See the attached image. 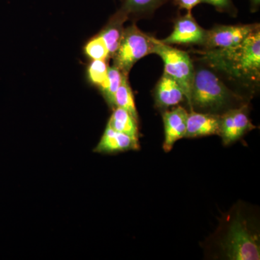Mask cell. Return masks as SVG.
I'll return each mask as SVG.
<instances>
[{"label": "cell", "instance_id": "1", "mask_svg": "<svg viewBox=\"0 0 260 260\" xmlns=\"http://www.w3.org/2000/svg\"><path fill=\"white\" fill-rule=\"evenodd\" d=\"M200 55L196 61L192 59L194 79L189 112L220 116L231 109L249 104L255 94L254 91L216 63Z\"/></svg>", "mask_w": 260, "mask_h": 260}, {"label": "cell", "instance_id": "2", "mask_svg": "<svg viewBox=\"0 0 260 260\" xmlns=\"http://www.w3.org/2000/svg\"><path fill=\"white\" fill-rule=\"evenodd\" d=\"M205 248L213 259L259 260L257 212L239 202L222 216L218 229L207 240Z\"/></svg>", "mask_w": 260, "mask_h": 260}, {"label": "cell", "instance_id": "3", "mask_svg": "<svg viewBox=\"0 0 260 260\" xmlns=\"http://www.w3.org/2000/svg\"><path fill=\"white\" fill-rule=\"evenodd\" d=\"M198 51L256 93L260 80V29L237 47Z\"/></svg>", "mask_w": 260, "mask_h": 260}, {"label": "cell", "instance_id": "4", "mask_svg": "<svg viewBox=\"0 0 260 260\" xmlns=\"http://www.w3.org/2000/svg\"><path fill=\"white\" fill-rule=\"evenodd\" d=\"M154 37L145 34L133 23L124 28L119 47L112 56L113 65L123 74L129 75L135 63L153 54Z\"/></svg>", "mask_w": 260, "mask_h": 260}, {"label": "cell", "instance_id": "5", "mask_svg": "<svg viewBox=\"0 0 260 260\" xmlns=\"http://www.w3.org/2000/svg\"><path fill=\"white\" fill-rule=\"evenodd\" d=\"M153 54L161 58L164 73H167L180 85L185 95L187 104L190 101L194 79V63L188 52L164 44L154 38Z\"/></svg>", "mask_w": 260, "mask_h": 260}, {"label": "cell", "instance_id": "6", "mask_svg": "<svg viewBox=\"0 0 260 260\" xmlns=\"http://www.w3.org/2000/svg\"><path fill=\"white\" fill-rule=\"evenodd\" d=\"M259 23L239 25H216L207 31L206 41L203 49H225L237 47L255 30L259 29Z\"/></svg>", "mask_w": 260, "mask_h": 260}, {"label": "cell", "instance_id": "7", "mask_svg": "<svg viewBox=\"0 0 260 260\" xmlns=\"http://www.w3.org/2000/svg\"><path fill=\"white\" fill-rule=\"evenodd\" d=\"M256 128L249 118V104H247L231 109L220 116L218 136L221 138L223 145L228 146Z\"/></svg>", "mask_w": 260, "mask_h": 260}, {"label": "cell", "instance_id": "8", "mask_svg": "<svg viewBox=\"0 0 260 260\" xmlns=\"http://www.w3.org/2000/svg\"><path fill=\"white\" fill-rule=\"evenodd\" d=\"M208 30L202 28L196 21L191 11L174 20L172 34L161 42L168 45L200 46L204 47Z\"/></svg>", "mask_w": 260, "mask_h": 260}, {"label": "cell", "instance_id": "9", "mask_svg": "<svg viewBox=\"0 0 260 260\" xmlns=\"http://www.w3.org/2000/svg\"><path fill=\"white\" fill-rule=\"evenodd\" d=\"M188 114L189 111L180 106L162 112L164 126L162 149L166 153L170 152L178 140L185 136Z\"/></svg>", "mask_w": 260, "mask_h": 260}, {"label": "cell", "instance_id": "10", "mask_svg": "<svg viewBox=\"0 0 260 260\" xmlns=\"http://www.w3.org/2000/svg\"><path fill=\"white\" fill-rule=\"evenodd\" d=\"M140 148L139 138L119 133L107 126L93 152L101 154H116L129 150H138Z\"/></svg>", "mask_w": 260, "mask_h": 260}, {"label": "cell", "instance_id": "11", "mask_svg": "<svg viewBox=\"0 0 260 260\" xmlns=\"http://www.w3.org/2000/svg\"><path fill=\"white\" fill-rule=\"evenodd\" d=\"M153 97L155 107L164 111L177 107L186 99L179 84L165 73L154 89Z\"/></svg>", "mask_w": 260, "mask_h": 260}, {"label": "cell", "instance_id": "12", "mask_svg": "<svg viewBox=\"0 0 260 260\" xmlns=\"http://www.w3.org/2000/svg\"><path fill=\"white\" fill-rule=\"evenodd\" d=\"M220 116L191 111L186 121V138H203L218 135Z\"/></svg>", "mask_w": 260, "mask_h": 260}, {"label": "cell", "instance_id": "13", "mask_svg": "<svg viewBox=\"0 0 260 260\" xmlns=\"http://www.w3.org/2000/svg\"><path fill=\"white\" fill-rule=\"evenodd\" d=\"M128 19L125 15L121 14L120 12L117 10L109 18L107 25L98 34L107 45L111 58L119 47L124 34V23Z\"/></svg>", "mask_w": 260, "mask_h": 260}, {"label": "cell", "instance_id": "14", "mask_svg": "<svg viewBox=\"0 0 260 260\" xmlns=\"http://www.w3.org/2000/svg\"><path fill=\"white\" fill-rule=\"evenodd\" d=\"M168 0H122L118 11L125 15L128 20L150 16L167 3Z\"/></svg>", "mask_w": 260, "mask_h": 260}, {"label": "cell", "instance_id": "15", "mask_svg": "<svg viewBox=\"0 0 260 260\" xmlns=\"http://www.w3.org/2000/svg\"><path fill=\"white\" fill-rule=\"evenodd\" d=\"M107 126L119 133L139 138L138 119H135L129 112L122 108L113 109L112 116L109 118Z\"/></svg>", "mask_w": 260, "mask_h": 260}, {"label": "cell", "instance_id": "16", "mask_svg": "<svg viewBox=\"0 0 260 260\" xmlns=\"http://www.w3.org/2000/svg\"><path fill=\"white\" fill-rule=\"evenodd\" d=\"M128 76L129 75L123 74L120 85L114 96V108H122L129 112L135 119H138L134 94L130 86Z\"/></svg>", "mask_w": 260, "mask_h": 260}, {"label": "cell", "instance_id": "17", "mask_svg": "<svg viewBox=\"0 0 260 260\" xmlns=\"http://www.w3.org/2000/svg\"><path fill=\"white\" fill-rule=\"evenodd\" d=\"M123 73L117 68L114 65L109 67L107 79L99 89L106 102L112 109L114 108V96L120 85Z\"/></svg>", "mask_w": 260, "mask_h": 260}, {"label": "cell", "instance_id": "18", "mask_svg": "<svg viewBox=\"0 0 260 260\" xmlns=\"http://www.w3.org/2000/svg\"><path fill=\"white\" fill-rule=\"evenodd\" d=\"M84 53L91 60H108L111 59L109 49L102 38L95 36L85 44Z\"/></svg>", "mask_w": 260, "mask_h": 260}, {"label": "cell", "instance_id": "19", "mask_svg": "<svg viewBox=\"0 0 260 260\" xmlns=\"http://www.w3.org/2000/svg\"><path fill=\"white\" fill-rule=\"evenodd\" d=\"M109 67L106 60H91L87 70L89 83L102 88L107 79Z\"/></svg>", "mask_w": 260, "mask_h": 260}, {"label": "cell", "instance_id": "20", "mask_svg": "<svg viewBox=\"0 0 260 260\" xmlns=\"http://www.w3.org/2000/svg\"><path fill=\"white\" fill-rule=\"evenodd\" d=\"M202 3L212 5L220 13H225L237 16V9L232 0H202Z\"/></svg>", "mask_w": 260, "mask_h": 260}, {"label": "cell", "instance_id": "21", "mask_svg": "<svg viewBox=\"0 0 260 260\" xmlns=\"http://www.w3.org/2000/svg\"><path fill=\"white\" fill-rule=\"evenodd\" d=\"M173 3L179 9L191 11L193 8L202 3V0H173Z\"/></svg>", "mask_w": 260, "mask_h": 260}, {"label": "cell", "instance_id": "22", "mask_svg": "<svg viewBox=\"0 0 260 260\" xmlns=\"http://www.w3.org/2000/svg\"><path fill=\"white\" fill-rule=\"evenodd\" d=\"M250 2L251 11L254 13L259 10L260 6V0H249Z\"/></svg>", "mask_w": 260, "mask_h": 260}]
</instances>
